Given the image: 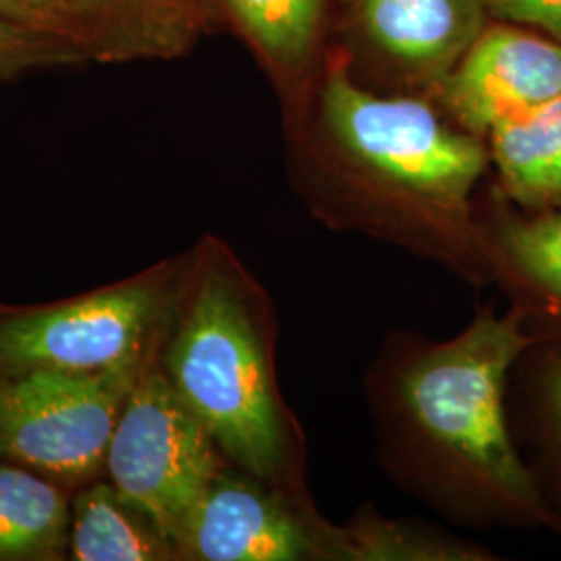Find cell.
Here are the masks:
<instances>
[{
	"label": "cell",
	"mask_w": 561,
	"mask_h": 561,
	"mask_svg": "<svg viewBox=\"0 0 561 561\" xmlns=\"http://www.w3.org/2000/svg\"><path fill=\"white\" fill-rule=\"evenodd\" d=\"M533 343L535 337L522 329L520 314L484 312L460 337L414 362L401 391L422 433L503 500L541 514L537 484L510 439L503 410L505 377Z\"/></svg>",
	"instance_id": "1"
},
{
	"label": "cell",
	"mask_w": 561,
	"mask_h": 561,
	"mask_svg": "<svg viewBox=\"0 0 561 561\" xmlns=\"http://www.w3.org/2000/svg\"><path fill=\"white\" fill-rule=\"evenodd\" d=\"M169 375L215 443L259 477H273L283 435L261 341L236 289L208 277L169 350Z\"/></svg>",
	"instance_id": "2"
},
{
	"label": "cell",
	"mask_w": 561,
	"mask_h": 561,
	"mask_svg": "<svg viewBox=\"0 0 561 561\" xmlns=\"http://www.w3.org/2000/svg\"><path fill=\"white\" fill-rule=\"evenodd\" d=\"M322 117L333 140L362 169L437 206H463L484 171L479 136L451 129L421 99L362 88L341 62L327 71Z\"/></svg>",
	"instance_id": "3"
},
{
	"label": "cell",
	"mask_w": 561,
	"mask_h": 561,
	"mask_svg": "<svg viewBox=\"0 0 561 561\" xmlns=\"http://www.w3.org/2000/svg\"><path fill=\"white\" fill-rule=\"evenodd\" d=\"M106 466L121 497L171 545L219 479L215 439L157 370H140L134 382L108 443Z\"/></svg>",
	"instance_id": "4"
},
{
	"label": "cell",
	"mask_w": 561,
	"mask_h": 561,
	"mask_svg": "<svg viewBox=\"0 0 561 561\" xmlns=\"http://www.w3.org/2000/svg\"><path fill=\"white\" fill-rule=\"evenodd\" d=\"M140 370L34 368L0 382V451L60 479L92 477Z\"/></svg>",
	"instance_id": "5"
},
{
	"label": "cell",
	"mask_w": 561,
	"mask_h": 561,
	"mask_svg": "<svg viewBox=\"0 0 561 561\" xmlns=\"http://www.w3.org/2000/svg\"><path fill=\"white\" fill-rule=\"evenodd\" d=\"M161 289L123 285L0 324V362L21 370L106 373L140 364L162 314Z\"/></svg>",
	"instance_id": "6"
},
{
	"label": "cell",
	"mask_w": 561,
	"mask_h": 561,
	"mask_svg": "<svg viewBox=\"0 0 561 561\" xmlns=\"http://www.w3.org/2000/svg\"><path fill=\"white\" fill-rule=\"evenodd\" d=\"M435 94L466 131L489 136L561 99V44L514 23H489Z\"/></svg>",
	"instance_id": "7"
},
{
	"label": "cell",
	"mask_w": 561,
	"mask_h": 561,
	"mask_svg": "<svg viewBox=\"0 0 561 561\" xmlns=\"http://www.w3.org/2000/svg\"><path fill=\"white\" fill-rule=\"evenodd\" d=\"M364 59L405 88L435 92L489 25L484 0H345Z\"/></svg>",
	"instance_id": "8"
},
{
	"label": "cell",
	"mask_w": 561,
	"mask_h": 561,
	"mask_svg": "<svg viewBox=\"0 0 561 561\" xmlns=\"http://www.w3.org/2000/svg\"><path fill=\"white\" fill-rule=\"evenodd\" d=\"M175 547L206 561H294L312 551L304 526L279 503L221 477L190 512Z\"/></svg>",
	"instance_id": "9"
},
{
	"label": "cell",
	"mask_w": 561,
	"mask_h": 561,
	"mask_svg": "<svg viewBox=\"0 0 561 561\" xmlns=\"http://www.w3.org/2000/svg\"><path fill=\"white\" fill-rule=\"evenodd\" d=\"M88 59H171L221 20L215 0H67Z\"/></svg>",
	"instance_id": "10"
},
{
	"label": "cell",
	"mask_w": 561,
	"mask_h": 561,
	"mask_svg": "<svg viewBox=\"0 0 561 561\" xmlns=\"http://www.w3.org/2000/svg\"><path fill=\"white\" fill-rule=\"evenodd\" d=\"M503 187L522 206H561V99L491 129Z\"/></svg>",
	"instance_id": "11"
},
{
	"label": "cell",
	"mask_w": 561,
	"mask_h": 561,
	"mask_svg": "<svg viewBox=\"0 0 561 561\" xmlns=\"http://www.w3.org/2000/svg\"><path fill=\"white\" fill-rule=\"evenodd\" d=\"M264 65L279 78H300L321 41L329 0H215Z\"/></svg>",
	"instance_id": "12"
},
{
	"label": "cell",
	"mask_w": 561,
	"mask_h": 561,
	"mask_svg": "<svg viewBox=\"0 0 561 561\" xmlns=\"http://www.w3.org/2000/svg\"><path fill=\"white\" fill-rule=\"evenodd\" d=\"M67 526V503L50 482L0 466V560L57 558Z\"/></svg>",
	"instance_id": "13"
},
{
	"label": "cell",
	"mask_w": 561,
	"mask_h": 561,
	"mask_svg": "<svg viewBox=\"0 0 561 561\" xmlns=\"http://www.w3.org/2000/svg\"><path fill=\"white\" fill-rule=\"evenodd\" d=\"M131 505L108 484L81 493L71 518V553L80 561H144L167 558V541L131 518ZM136 512V510H134Z\"/></svg>",
	"instance_id": "14"
},
{
	"label": "cell",
	"mask_w": 561,
	"mask_h": 561,
	"mask_svg": "<svg viewBox=\"0 0 561 561\" xmlns=\"http://www.w3.org/2000/svg\"><path fill=\"white\" fill-rule=\"evenodd\" d=\"M503 245L526 277L561 298V210L510 222Z\"/></svg>",
	"instance_id": "15"
},
{
	"label": "cell",
	"mask_w": 561,
	"mask_h": 561,
	"mask_svg": "<svg viewBox=\"0 0 561 561\" xmlns=\"http://www.w3.org/2000/svg\"><path fill=\"white\" fill-rule=\"evenodd\" d=\"M88 55L78 44L57 34L0 20V80L34 67L83 62Z\"/></svg>",
	"instance_id": "16"
},
{
	"label": "cell",
	"mask_w": 561,
	"mask_h": 561,
	"mask_svg": "<svg viewBox=\"0 0 561 561\" xmlns=\"http://www.w3.org/2000/svg\"><path fill=\"white\" fill-rule=\"evenodd\" d=\"M0 20L15 21L27 27L57 34L81 48L78 27L67 0H0Z\"/></svg>",
	"instance_id": "17"
},
{
	"label": "cell",
	"mask_w": 561,
	"mask_h": 561,
	"mask_svg": "<svg viewBox=\"0 0 561 561\" xmlns=\"http://www.w3.org/2000/svg\"><path fill=\"white\" fill-rule=\"evenodd\" d=\"M489 18L539 30L561 44V0H484Z\"/></svg>",
	"instance_id": "18"
},
{
	"label": "cell",
	"mask_w": 561,
	"mask_h": 561,
	"mask_svg": "<svg viewBox=\"0 0 561 561\" xmlns=\"http://www.w3.org/2000/svg\"><path fill=\"white\" fill-rule=\"evenodd\" d=\"M547 398H549L551 421H553V426H556V435H558V445H560L561 451V360L556 362V364L549 368Z\"/></svg>",
	"instance_id": "19"
}]
</instances>
